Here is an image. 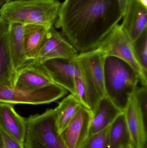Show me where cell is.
Returning a JSON list of instances; mask_svg holds the SVG:
<instances>
[{"mask_svg": "<svg viewBox=\"0 0 147 148\" xmlns=\"http://www.w3.org/2000/svg\"><path fill=\"white\" fill-rule=\"evenodd\" d=\"M135 102L143 115L145 123L147 120V86L142 85L137 88L133 94Z\"/></svg>", "mask_w": 147, "mask_h": 148, "instance_id": "23", "label": "cell"}, {"mask_svg": "<svg viewBox=\"0 0 147 148\" xmlns=\"http://www.w3.org/2000/svg\"><path fill=\"white\" fill-rule=\"evenodd\" d=\"M82 105L77 97L71 94L54 108L56 128L59 134L70 123Z\"/></svg>", "mask_w": 147, "mask_h": 148, "instance_id": "19", "label": "cell"}, {"mask_svg": "<svg viewBox=\"0 0 147 148\" xmlns=\"http://www.w3.org/2000/svg\"><path fill=\"white\" fill-rule=\"evenodd\" d=\"M11 1H12V0H0V7H1L3 5L5 4L6 3Z\"/></svg>", "mask_w": 147, "mask_h": 148, "instance_id": "27", "label": "cell"}, {"mask_svg": "<svg viewBox=\"0 0 147 148\" xmlns=\"http://www.w3.org/2000/svg\"><path fill=\"white\" fill-rule=\"evenodd\" d=\"M24 27V24L22 23L9 24V47L13 66L16 73L28 62L25 54Z\"/></svg>", "mask_w": 147, "mask_h": 148, "instance_id": "16", "label": "cell"}, {"mask_svg": "<svg viewBox=\"0 0 147 148\" xmlns=\"http://www.w3.org/2000/svg\"><path fill=\"white\" fill-rule=\"evenodd\" d=\"M109 127L99 133L89 136L80 148H109Z\"/></svg>", "mask_w": 147, "mask_h": 148, "instance_id": "22", "label": "cell"}, {"mask_svg": "<svg viewBox=\"0 0 147 148\" xmlns=\"http://www.w3.org/2000/svg\"><path fill=\"white\" fill-rule=\"evenodd\" d=\"M123 112L107 96L101 97L92 114L89 136L108 127Z\"/></svg>", "mask_w": 147, "mask_h": 148, "instance_id": "15", "label": "cell"}, {"mask_svg": "<svg viewBox=\"0 0 147 148\" xmlns=\"http://www.w3.org/2000/svg\"><path fill=\"white\" fill-rule=\"evenodd\" d=\"M135 57L146 75L147 74V28L132 41Z\"/></svg>", "mask_w": 147, "mask_h": 148, "instance_id": "21", "label": "cell"}, {"mask_svg": "<svg viewBox=\"0 0 147 148\" xmlns=\"http://www.w3.org/2000/svg\"><path fill=\"white\" fill-rule=\"evenodd\" d=\"M119 6L121 8V10L123 14H124V11L126 8V3H127V0H117Z\"/></svg>", "mask_w": 147, "mask_h": 148, "instance_id": "25", "label": "cell"}, {"mask_svg": "<svg viewBox=\"0 0 147 148\" xmlns=\"http://www.w3.org/2000/svg\"><path fill=\"white\" fill-rule=\"evenodd\" d=\"M36 66L39 67L54 84L75 95V77L79 71L76 60L53 59Z\"/></svg>", "mask_w": 147, "mask_h": 148, "instance_id": "9", "label": "cell"}, {"mask_svg": "<svg viewBox=\"0 0 147 148\" xmlns=\"http://www.w3.org/2000/svg\"><path fill=\"white\" fill-rule=\"evenodd\" d=\"M144 148H147V144H146V146L144 147Z\"/></svg>", "mask_w": 147, "mask_h": 148, "instance_id": "30", "label": "cell"}, {"mask_svg": "<svg viewBox=\"0 0 147 148\" xmlns=\"http://www.w3.org/2000/svg\"><path fill=\"white\" fill-rule=\"evenodd\" d=\"M121 26L132 41L147 28V8L139 0H127Z\"/></svg>", "mask_w": 147, "mask_h": 148, "instance_id": "11", "label": "cell"}, {"mask_svg": "<svg viewBox=\"0 0 147 148\" xmlns=\"http://www.w3.org/2000/svg\"><path fill=\"white\" fill-rule=\"evenodd\" d=\"M123 112L132 145L135 148H144L147 144V124L135 102L133 95L129 99Z\"/></svg>", "mask_w": 147, "mask_h": 148, "instance_id": "12", "label": "cell"}, {"mask_svg": "<svg viewBox=\"0 0 147 148\" xmlns=\"http://www.w3.org/2000/svg\"><path fill=\"white\" fill-rule=\"evenodd\" d=\"M15 1H24V0H15Z\"/></svg>", "mask_w": 147, "mask_h": 148, "instance_id": "31", "label": "cell"}, {"mask_svg": "<svg viewBox=\"0 0 147 148\" xmlns=\"http://www.w3.org/2000/svg\"><path fill=\"white\" fill-rule=\"evenodd\" d=\"M56 84L39 67L26 65L16 73L15 86L38 89Z\"/></svg>", "mask_w": 147, "mask_h": 148, "instance_id": "18", "label": "cell"}, {"mask_svg": "<svg viewBox=\"0 0 147 148\" xmlns=\"http://www.w3.org/2000/svg\"><path fill=\"white\" fill-rule=\"evenodd\" d=\"M5 148H25L23 144L20 143L0 130Z\"/></svg>", "mask_w": 147, "mask_h": 148, "instance_id": "24", "label": "cell"}, {"mask_svg": "<svg viewBox=\"0 0 147 148\" xmlns=\"http://www.w3.org/2000/svg\"><path fill=\"white\" fill-rule=\"evenodd\" d=\"M26 125V119L16 113L13 104L0 102V130L23 144Z\"/></svg>", "mask_w": 147, "mask_h": 148, "instance_id": "13", "label": "cell"}, {"mask_svg": "<svg viewBox=\"0 0 147 148\" xmlns=\"http://www.w3.org/2000/svg\"><path fill=\"white\" fill-rule=\"evenodd\" d=\"M124 148H135L133 146V145H132V144H130V145H128V146H127V147H125Z\"/></svg>", "mask_w": 147, "mask_h": 148, "instance_id": "29", "label": "cell"}, {"mask_svg": "<svg viewBox=\"0 0 147 148\" xmlns=\"http://www.w3.org/2000/svg\"><path fill=\"white\" fill-rule=\"evenodd\" d=\"M51 26L35 24L24 25L25 54L28 62L37 57Z\"/></svg>", "mask_w": 147, "mask_h": 148, "instance_id": "17", "label": "cell"}, {"mask_svg": "<svg viewBox=\"0 0 147 148\" xmlns=\"http://www.w3.org/2000/svg\"><path fill=\"white\" fill-rule=\"evenodd\" d=\"M55 109L26 119L25 148H66L56 126Z\"/></svg>", "mask_w": 147, "mask_h": 148, "instance_id": "4", "label": "cell"}, {"mask_svg": "<svg viewBox=\"0 0 147 148\" xmlns=\"http://www.w3.org/2000/svg\"><path fill=\"white\" fill-rule=\"evenodd\" d=\"M108 142L109 148H124L132 144L124 112L109 127Z\"/></svg>", "mask_w": 147, "mask_h": 148, "instance_id": "20", "label": "cell"}, {"mask_svg": "<svg viewBox=\"0 0 147 148\" xmlns=\"http://www.w3.org/2000/svg\"><path fill=\"white\" fill-rule=\"evenodd\" d=\"M79 53L66 38L57 31L54 26H52L47 33L37 57L33 60L28 62L26 65L39 66L46 61L53 59L75 60Z\"/></svg>", "mask_w": 147, "mask_h": 148, "instance_id": "7", "label": "cell"}, {"mask_svg": "<svg viewBox=\"0 0 147 148\" xmlns=\"http://www.w3.org/2000/svg\"><path fill=\"white\" fill-rule=\"evenodd\" d=\"M106 56L96 48L79 53L76 60L100 97L105 96L104 62Z\"/></svg>", "mask_w": 147, "mask_h": 148, "instance_id": "8", "label": "cell"}, {"mask_svg": "<svg viewBox=\"0 0 147 148\" xmlns=\"http://www.w3.org/2000/svg\"><path fill=\"white\" fill-rule=\"evenodd\" d=\"M67 94L66 89L57 84L33 89L0 84V102L12 104H46L55 101Z\"/></svg>", "mask_w": 147, "mask_h": 148, "instance_id": "5", "label": "cell"}, {"mask_svg": "<svg viewBox=\"0 0 147 148\" xmlns=\"http://www.w3.org/2000/svg\"><path fill=\"white\" fill-rule=\"evenodd\" d=\"M132 43L127 33L118 24L96 48L106 57H117L128 63L140 75L142 85L147 86V76L135 57Z\"/></svg>", "mask_w": 147, "mask_h": 148, "instance_id": "6", "label": "cell"}, {"mask_svg": "<svg viewBox=\"0 0 147 148\" xmlns=\"http://www.w3.org/2000/svg\"><path fill=\"white\" fill-rule=\"evenodd\" d=\"M105 95L121 111L141 82L139 74L128 63L114 56L105 57L104 62Z\"/></svg>", "mask_w": 147, "mask_h": 148, "instance_id": "2", "label": "cell"}, {"mask_svg": "<svg viewBox=\"0 0 147 148\" xmlns=\"http://www.w3.org/2000/svg\"><path fill=\"white\" fill-rule=\"evenodd\" d=\"M92 113L81 106L70 123L60 134L66 148H80L89 136Z\"/></svg>", "mask_w": 147, "mask_h": 148, "instance_id": "10", "label": "cell"}, {"mask_svg": "<svg viewBox=\"0 0 147 148\" xmlns=\"http://www.w3.org/2000/svg\"><path fill=\"white\" fill-rule=\"evenodd\" d=\"M9 26L0 16V84L14 87L16 73L9 47Z\"/></svg>", "mask_w": 147, "mask_h": 148, "instance_id": "14", "label": "cell"}, {"mask_svg": "<svg viewBox=\"0 0 147 148\" xmlns=\"http://www.w3.org/2000/svg\"><path fill=\"white\" fill-rule=\"evenodd\" d=\"M60 4L58 0H12L0 8V16L9 24L54 26Z\"/></svg>", "mask_w": 147, "mask_h": 148, "instance_id": "3", "label": "cell"}, {"mask_svg": "<svg viewBox=\"0 0 147 148\" xmlns=\"http://www.w3.org/2000/svg\"><path fill=\"white\" fill-rule=\"evenodd\" d=\"M0 148H5L1 131H0Z\"/></svg>", "mask_w": 147, "mask_h": 148, "instance_id": "26", "label": "cell"}, {"mask_svg": "<svg viewBox=\"0 0 147 148\" xmlns=\"http://www.w3.org/2000/svg\"><path fill=\"white\" fill-rule=\"evenodd\" d=\"M141 3L144 5L146 8H147V0H139Z\"/></svg>", "mask_w": 147, "mask_h": 148, "instance_id": "28", "label": "cell"}, {"mask_svg": "<svg viewBox=\"0 0 147 148\" xmlns=\"http://www.w3.org/2000/svg\"><path fill=\"white\" fill-rule=\"evenodd\" d=\"M123 16L117 0H65L54 25L83 53L97 47Z\"/></svg>", "mask_w": 147, "mask_h": 148, "instance_id": "1", "label": "cell"}]
</instances>
